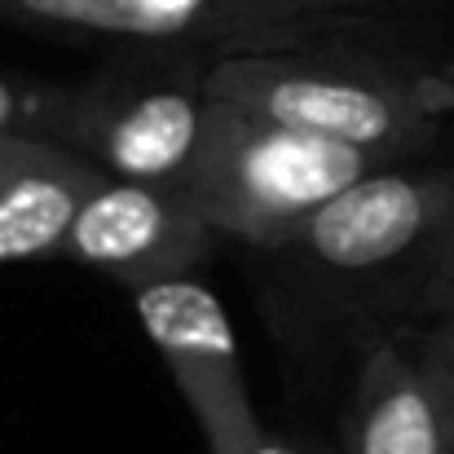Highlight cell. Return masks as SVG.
Instances as JSON below:
<instances>
[{"mask_svg":"<svg viewBox=\"0 0 454 454\" xmlns=\"http://www.w3.org/2000/svg\"><path fill=\"white\" fill-rule=\"evenodd\" d=\"M270 261L304 301L362 331V348L433 322L454 278V163L424 154L375 168Z\"/></svg>","mask_w":454,"mask_h":454,"instance_id":"6da1fadb","label":"cell"},{"mask_svg":"<svg viewBox=\"0 0 454 454\" xmlns=\"http://www.w3.org/2000/svg\"><path fill=\"white\" fill-rule=\"evenodd\" d=\"M207 93L247 120L402 163L437 151L454 111V71L419 53L362 44L252 49L216 53Z\"/></svg>","mask_w":454,"mask_h":454,"instance_id":"7a4b0ae2","label":"cell"},{"mask_svg":"<svg viewBox=\"0 0 454 454\" xmlns=\"http://www.w3.org/2000/svg\"><path fill=\"white\" fill-rule=\"evenodd\" d=\"M450 0H0L4 27L212 53L362 44L433 58Z\"/></svg>","mask_w":454,"mask_h":454,"instance_id":"3957f363","label":"cell"},{"mask_svg":"<svg viewBox=\"0 0 454 454\" xmlns=\"http://www.w3.org/2000/svg\"><path fill=\"white\" fill-rule=\"evenodd\" d=\"M212 62L216 53L194 44H115L67 84L49 142L106 176L185 185L212 120Z\"/></svg>","mask_w":454,"mask_h":454,"instance_id":"277c9868","label":"cell"},{"mask_svg":"<svg viewBox=\"0 0 454 454\" xmlns=\"http://www.w3.org/2000/svg\"><path fill=\"white\" fill-rule=\"evenodd\" d=\"M384 163L371 151L261 124L212 102L185 190L221 243L274 256L331 199Z\"/></svg>","mask_w":454,"mask_h":454,"instance_id":"5b68a950","label":"cell"},{"mask_svg":"<svg viewBox=\"0 0 454 454\" xmlns=\"http://www.w3.org/2000/svg\"><path fill=\"white\" fill-rule=\"evenodd\" d=\"M129 296L207 454H247L270 428L256 415L243 353L221 296L199 274L159 278L133 287Z\"/></svg>","mask_w":454,"mask_h":454,"instance_id":"8992f818","label":"cell"},{"mask_svg":"<svg viewBox=\"0 0 454 454\" xmlns=\"http://www.w3.org/2000/svg\"><path fill=\"white\" fill-rule=\"evenodd\" d=\"M216 243V230L185 185L102 176L84 199L62 256L133 292L159 278L199 274Z\"/></svg>","mask_w":454,"mask_h":454,"instance_id":"52a82bcc","label":"cell"},{"mask_svg":"<svg viewBox=\"0 0 454 454\" xmlns=\"http://www.w3.org/2000/svg\"><path fill=\"white\" fill-rule=\"evenodd\" d=\"M340 454H454L428 375L402 335L362 348L340 411Z\"/></svg>","mask_w":454,"mask_h":454,"instance_id":"ba28073f","label":"cell"},{"mask_svg":"<svg viewBox=\"0 0 454 454\" xmlns=\"http://www.w3.org/2000/svg\"><path fill=\"white\" fill-rule=\"evenodd\" d=\"M106 172L67 146H44L0 185V265L62 256L67 234Z\"/></svg>","mask_w":454,"mask_h":454,"instance_id":"9c48e42d","label":"cell"},{"mask_svg":"<svg viewBox=\"0 0 454 454\" xmlns=\"http://www.w3.org/2000/svg\"><path fill=\"white\" fill-rule=\"evenodd\" d=\"M67 84L31 80L18 71H0V137H40L49 142Z\"/></svg>","mask_w":454,"mask_h":454,"instance_id":"30bf717a","label":"cell"},{"mask_svg":"<svg viewBox=\"0 0 454 454\" xmlns=\"http://www.w3.org/2000/svg\"><path fill=\"white\" fill-rule=\"evenodd\" d=\"M397 335L411 344L419 371L428 375V388H433V397H437L442 424H446L450 446H454V313L433 317V322H419V326H406V331H397Z\"/></svg>","mask_w":454,"mask_h":454,"instance_id":"8fae6325","label":"cell"},{"mask_svg":"<svg viewBox=\"0 0 454 454\" xmlns=\"http://www.w3.org/2000/svg\"><path fill=\"white\" fill-rule=\"evenodd\" d=\"M44 146H49V142H40V137H0V185H4L18 168H27Z\"/></svg>","mask_w":454,"mask_h":454,"instance_id":"7c38bea8","label":"cell"},{"mask_svg":"<svg viewBox=\"0 0 454 454\" xmlns=\"http://www.w3.org/2000/svg\"><path fill=\"white\" fill-rule=\"evenodd\" d=\"M247 454H331V450H317V446H309L301 437H283V433H265L256 446ZM340 454V450H335Z\"/></svg>","mask_w":454,"mask_h":454,"instance_id":"4fadbf2b","label":"cell"},{"mask_svg":"<svg viewBox=\"0 0 454 454\" xmlns=\"http://www.w3.org/2000/svg\"><path fill=\"white\" fill-rule=\"evenodd\" d=\"M446 313H454V278H450V287L442 292V304H437V317H446Z\"/></svg>","mask_w":454,"mask_h":454,"instance_id":"5bb4252c","label":"cell"},{"mask_svg":"<svg viewBox=\"0 0 454 454\" xmlns=\"http://www.w3.org/2000/svg\"><path fill=\"white\" fill-rule=\"evenodd\" d=\"M450 71H454V67H450Z\"/></svg>","mask_w":454,"mask_h":454,"instance_id":"9a60e30c","label":"cell"}]
</instances>
